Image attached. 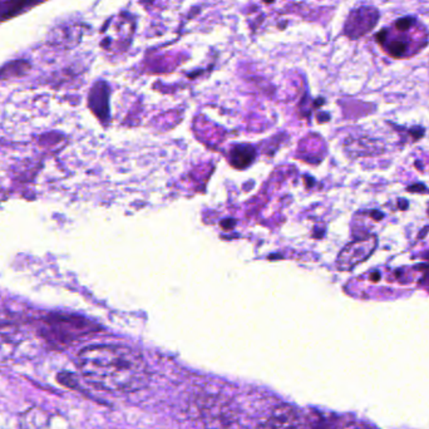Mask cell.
<instances>
[{
	"label": "cell",
	"instance_id": "cell-1",
	"mask_svg": "<svg viewBox=\"0 0 429 429\" xmlns=\"http://www.w3.org/2000/svg\"><path fill=\"white\" fill-rule=\"evenodd\" d=\"M84 379L99 389L133 393L149 383L147 363L136 350L121 345H92L78 354Z\"/></svg>",
	"mask_w": 429,
	"mask_h": 429
},
{
	"label": "cell",
	"instance_id": "cell-2",
	"mask_svg": "<svg viewBox=\"0 0 429 429\" xmlns=\"http://www.w3.org/2000/svg\"><path fill=\"white\" fill-rule=\"evenodd\" d=\"M375 39L387 55L404 59L428 45V32L416 18L404 17L393 23L391 28L382 29Z\"/></svg>",
	"mask_w": 429,
	"mask_h": 429
},
{
	"label": "cell",
	"instance_id": "cell-3",
	"mask_svg": "<svg viewBox=\"0 0 429 429\" xmlns=\"http://www.w3.org/2000/svg\"><path fill=\"white\" fill-rule=\"evenodd\" d=\"M97 331L98 326L92 321L67 314H50L38 326L39 336L55 349L68 347Z\"/></svg>",
	"mask_w": 429,
	"mask_h": 429
},
{
	"label": "cell",
	"instance_id": "cell-4",
	"mask_svg": "<svg viewBox=\"0 0 429 429\" xmlns=\"http://www.w3.org/2000/svg\"><path fill=\"white\" fill-rule=\"evenodd\" d=\"M201 416L206 429H248L231 404L217 396H209L202 401Z\"/></svg>",
	"mask_w": 429,
	"mask_h": 429
},
{
	"label": "cell",
	"instance_id": "cell-5",
	"mask_svg": "<svg viewBox=\"0 0 429 429\" xmlns=\"http://www.w3.org/2000/svg\"><path fill=\"white\" fill-rule=\"evenodd\" d=\"M378 245L377 237L368 236L357 240V241L349 244L348 246L341 250L338 256V269L341 271H348L353 269L358 264L363 263L368 259L372 253H374L375 248Z\"/></svg>",
	"mask_w": 429,
	"mask_h": 429
},
{
	"label": "cell",
	"instance_id": "cell-6",
	"mask_svg": "<svg viewBox=\"0 0 429 429\" xmlns=\"http://www.w3.org/2000/svg\"><path fill=\"white\" fill-rule=\"evenodd\" d=\"M379 21V11L373 6H360L350 11L344 24V34L348 38L358 39L368 34Z\"/></svg>",
	"mask_w": 429,
	"mask_h": 429
},
{
	"label": "cell",
	"instance_id": "cell-7",
	"mask_svg": "<svg viewBox=\"0 0 429 429\" xmlns=\"http://www.w3.org/2000/svg\"><path fill=\"white\" fill-rule=\"evenodd\" d=\"M24 341V331L14 321H0V362L11 359Z\"/></svg>",
	"mask_w": 429,
	"mask_h": 429
},
{
	"label": "cell",
	"instance_id": "cell-8",
	"mask_svg": "<svg viewBox=\"0 0 429 429\" xmlns=\"http://www.w3.org/2000/svg\"><path fill=\"white\" fill-rule=\"evenodd\" d=\"M259 429H304V427L297 411L292 406L281 404L273 411L269 419Z\"/></svg>",
	"mask_w": 429,
	"mask_h": 429
},
{
	"label": "cell",
	"instance_id": "cell-9",
	"mask_svg": "<svg viewBox=\"0 0 429 429\" xmlns=\"http://www.w3.org/2000/svg\"><path fill=\"white\" fill-rule=\"evenodd\" d=\"M89 103L94 113L101 118L108 116V88L105 83H98L92 89Z\"/></svg>",
	"mask_w": 429,
	"mask_h": 429
},
{
	"label": "cell",
	"instance_id": "cell-10",
	"mask_svg": "<svg viewBox=\"0 0 429 429\" xmlns=\"http://www.w3.org/2000/svg\"><path fill=\"white\" fill-rule=\"evenodd\" d=\"M230 159H231L232 165L235 166L236 168L248 167L255 159V149L248 144H240L232 149Z\"/></svg>",
	"mask_w": 429,
	"mask_h": 429
},
{
	"label": "cell",
	"instance_id": "cell-11",
	"mask_svg": "<svg viewBox=\"0 0 429 429\" xmlns=\"http://www.w3.org/2000/svg\"><path fill=\"white\" fill-rule=\"evenodd\" d=\"M48 424V416L39 408L29 409L22 417L23 429H45Z\"/></svg>",
	"mask_w": 429,
	"mask_h": 429
},
{
	"label": "cell",
	"instance_id": "cell-12",
	"mask_svg": "<svg viewBox=\"0 0 429 429\" xmlns=\"http://www.w3.org/2000/svg\"><path fill=\"white\" fill-rule=\"evenodd\" d=\"M57 379H58V382H59L61 384L69 387V388H74V387H76V383H77L76 377L73 374H69V373H61V374H58Z\"/></svg>",
	"mask_w": 429,
	"mask_h": 429
}]
</instances>
